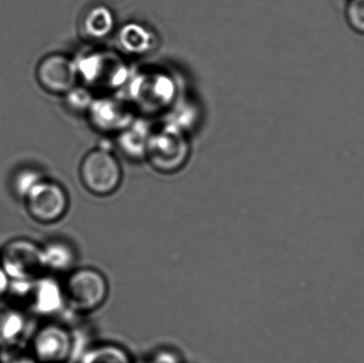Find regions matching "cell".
Instances as JSON below:
<instances>
[{"instance_id": "1", "label": "cell", "mask_w": 364, "mask_h": 363, "mask_svg": "<svg viewBox=\"0 0 364 363\" xmlns=\"http://www.w3.org/2000/svg\"><path fill=\"white\" fill-rule=\"evenodd\" d=\"M6 296L23 315L33 317H53L66 307L62 281L51 274L11 281Z\"/></svg>"}, {"instance_id": "2", "label": "cell", "mask_w": 364, "mask_h": 363, "mask_svg": "<svg viewBox=\"0 0 364 363\" xmlns=\"http://www.w3.org/2000/svg\"><path fill=\"white\" fill-rule=\"evenodd\" d=\"M65 306L81 315L95 313L106 304L110 293L104 273L91 266L75 268L62 281Z\"/></svg>"}, {"instance_id": "3", "label": "cell", "mask_w": 364, "mask_h": 363, "mask_svg": "<svg viewBox=\"0 0 364 363\" xmlns=\"http://www.w3.org/2000/svg\"><path fill=\"white\" fill-rule=\"evenodd\" d=\"M79 174L85 189L100 197L114 194L123 179L119 160L105 148H96L87 153L81 161Z\"/></svg>"}, {"instance_id": "4", "label": "cell", "mask_w": 364, "mask_h": 363, "mask_svg": "<svg viewBox=\"0 0 364 363\" xmlns=\"http://www.w3.org/2000/svg\"><path fill=\"white\" fill-rule=\"evenodd\" d=\"M0 266L11 281H26L46 274L42 245L29 239H14L0 251Z\"/></svg>"}, {"instance_id": "5", "label": "cell", "mask_w": 364, "mask_h": 363, "mask_svg": "<svg viewBox=\"0 0 364 363\" xmlns=\"http://www.w3.org/2000/svg\"><path fill=\"white\" fill-rule=\"evenodd\" d=\"M25 204L34 221L53 224L65 217L70 207V197L60 183L44 179L26 196Z\"/></svg>"}, {"instance_id": "6", "label": "cell", "mask_w": 364, "mask_h": 363, "mask_svg": "<svg viewBox=\"0 0 364 363\" xmlns=\"http://www.w3.org/2000/svg\"><path fill=\"white\" fill-rule=\"evenodd\" d=\"M29 347L38 363H65L74 353V335L65 325L46 323L36 330Z\"/></svg>"}, {"instance_id": "7", "label": "cell", "mask_w": 364, "mask_h": 363, "mask_svg": "<svg viewBox=\"0 0 364 363\" xmlns=\"http://www.w3.org/2000/svg\"><path fill=\"white\" fill-rule=\"evenodd\" d=\"M146 155L156 170L175 172L188 159V144L179 132L166 130L149 138Z\"/></svg>"}, {"instance_id": "8", "label": "cell", "mask_w": 364, "mask_h": 363, "mask_svg": "<svg viewBox=\"0 0 364 363\" xmlns=\"http://www.w3.org/2000/svg\"><path fill=\"white\" fill-rule=\"evenodd\" d=\"M36 79L45 91L65 95L76 87L78 68L66 55L53 53L41 60L36 67Z\"/></svg>"}, {"instance_id": "9", "label": "cell", "mask_w": 364, "mask_h": 363, "mask_svg": "<svg viewBox=\"0 0 364 363\" xmlns=\"http://www.w3.org/2000/svg\"><path fill=\"white\" fill-rule=\"evenodd\" d=\"M42 251L46 274H68L74 270L77 251L68 241L53 239L42 245Z\"/></svg>"}, {"instance_id": "10", "label": "cell", "mask_w": 364, "mask_h": 363, "mask_svg": "<svg viewBox=\"0 0 364 363\" xmlns=\"http://www.w3.org/2000/svg\"><path fill=\"white\" fill-rule=\"evenodd\" d=\"M25 328V315L11 303L0 300V347L21 340Z\"/></svg>"}, {"instance_id": "11", "label": "cell", "mask_w": 364, "mask_h": 363, "mask_svg": "<svg viewBox=\"0 0 364 363\" xmlns=\"http://www.w3.org/2000/svg\"><path fill=\"white\" fill-rule=\"evenodd\" d=\"M80 363H134L125 347L115 343H100L90 347L81 357Z\"/></svg>"}, {"instance_id": "12", "label": "cell", "mask_w": 364, "mask_h": 363, "mask_svg": "<svg viewBox=\"0 0 364 363\" xmlns=\"http://www.w3.org/2000/svg\"><path fill=\"white\" fill-rule=\"evenodd\" d=\"M113 25L114 21L110 11L102 6L90 11L83 23V27L87 36L95 40L106 38L108 34H110Z\"/></svg>"}, {"instance_id": "13", "label": "cell", "mask_w": 364, "mask_h": 363, "mask_svg": "<svg viewBox=\"0 0 364 363\" xmlns=\"http://www.w3.org/2000/svg\"><path fill=\"white\" fill-rule=\"evenodd\" d=\"M119 40L124 48L130 53H141L146 51L151 46L153 38L144 28L136 25H128L124 28Z\"/></svg>"}, {"instance_id": "14", "label": "cell", "mask_w": 364, "mask_h": 363, "mask_svg": "<svg viewBox=\"0 0 364 363\" xmlns=\"http://www.w3.org/2000/svg\"><path fill=\"white\" fill-rule=\"evenodd\" d=\"M41 170L33 168H23L17 170L13 176L12 189L18 197L25 200L26 196L41 183L44 180Z\"/></svg>"}, {"instance_id": "15", "label": "cell", "mask_w": 364, "mask_h": 363, "mask_svg": "<svg viewBox=\"0 0 364 363\" xmlns=\"http://www.w3.org/2000/svg\"><path fill=\"white\" fill-rule=\"evenodd\" d=\"M0 363H38L29 343L14 341L0 347Z\"/></svg>"}, {"instance_id": "16", "label": "cell", "mask_w": 364, "mask_h": 363, "mask_svg": "<svg viewBox=\"0 0 364 363\" xmlns=\"http://www.w3.org/2000/svg\"><path fill=\"white\" fill-rule=\"evenodd\" d=\"M346 17L353 29L364 34V0H348Z\"/></svg>"}, {"instance_id": "17", "label": "cell", "mask_w": 364, "mask_h": 363, "mask_svg": "<svg viewBox=\"0 0 364 363\" xmlns=\"http://www.w3.org/2000/svg\"><path fill=\"white\" fill-rule=\"evenodd\" d=\"M65 96L68 106L73 110H85L87 106H90V96L85 90L77 89L75 87L68 94H65Z\"/></svg>"}, {"instance_id": "18", "label": "cell", "mask_w": 364, "mask_h": 363, "mask_svg": "<svg viewBox=\"0 0 364 363\" xmlns=\"http://www.w3.org/2000/svg\"><path fill=\"white\" fill-rule=\"evenodd\" d=\"M144 363H182L181 356L172 350L162 349L149 356Z\"/></svg>"}, {"instance_id": "19", "label": "cell", "mask_w": 364, "mask_h": 363, "mask_svg": "<svg viewBox=\"0 0 364 363\" xmlns=\"http://www.w3.org/2000/svg\"><path fill=\"white\" fill-rule=\"evenodd\" d=\"M10 283V278H9L8 275L6 274L4 269L0 266V300L8 294Z\"/></svg>"}]
</instances>
